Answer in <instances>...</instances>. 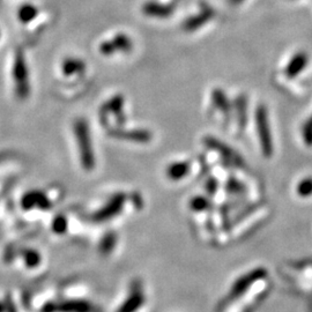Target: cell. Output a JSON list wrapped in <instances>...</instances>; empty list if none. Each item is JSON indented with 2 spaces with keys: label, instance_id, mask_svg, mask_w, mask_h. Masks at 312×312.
<instances>
[{
  "label": "cell",
  "instance_id": "1",
  "mask_svg": "<svg viewBox=\"0 0 312 312\" xmlns=\"http://www.w3.org/2000/svg\"><path fill=\"white\" fill-rule=\"evenodd\" d=\"M308 62V58L307 54L304 53H298L295 55V57L291 59V61L288 65V67L286 69V73L288 74V76L293 78V76L297 75L302 69L304 68V66L307 65Z\"/></svg>",
  "mask_w": 312,
  "mask_h": 312
},
{
  "label": "cell",
  "instance_id": "2",
  "mask_svg": "<svg viewBox=\"0 0 312 312\" xmlns=\"http://www.w3.org/2000/svg\"><path fill=\"white\" fill-rule=\"evenodd\" d=\"M231 2H234V3H237V2H239V1H242V0H230Z\"/></svg>",
  "mask_w": 312,
  "mask_h": 312
}]
</instances>
